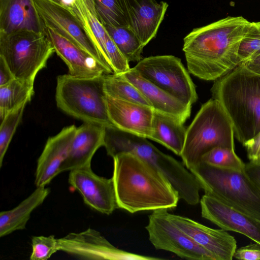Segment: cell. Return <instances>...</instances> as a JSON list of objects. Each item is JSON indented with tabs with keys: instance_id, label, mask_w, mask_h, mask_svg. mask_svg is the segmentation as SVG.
Masks as SVG:
<instances>
[{
	"instance_id": "6da1fadb",
	"label": "cell",
	"mask_w": 260,
	"mask_h": 260,
	"mask_svg": "<svg viewBox=\"0 0 260 260\" xmlns=\"http://www.w3.org/2000/svg\"><path fill=\"white\" fill-rule=\"evenodd\" d=\"M250 22L242 16L228 17L194 28L183 39L189 73L216 80L239 66V45Z\"/></svg>"
},
{
	"instance_id": "7a4b0ae2",
	"label": "cell",
	"mask_w": 260,
	"mask_h": 260,
	"mask_svg": "<svg viewBox=\"0 0 260 260\" xmlns=\"http://www.w3.org/2000/svg\"><path fill=\"white\" fill-rule=\"evenodd\" d=\"M113 159L112 178L118 208L135 213L177 207L178 192L155 167L130 152L120 153Z\"/></svg>"
},
{
	"instance_id": "3957f363",
	"label": "cell",
	"mask_w": 260,
	"mask_h": 260,
	"mask_svg": "<svg viewBox=\"0 0 260 260\" xmlns=\"http://www.w3.org/2000/svg\"><path fill=\"white\" fill-rule=\"evenodd\" d=\"M211 90L240 142L243 144L260 132V75L240 64L216 80Z\"/></svg>"
},
{
	"instance_id": "277c9868",
	"label": "cell",
	"mask_w": 260,
	"mask_h": 260,
	"mask_svg": "<svg viewBox=\"0 0 260 260\" xmlns=\"http://www.w3.org/2000/svg\"><path fill=\"white\" fill-rule=\"evenodd\" d=\"M104 146L112 158L120 153L130 152L146 161L168 178L180 199L187 204L196 205L200 201L202 187L196 176L183 164L161 152L147 138L115 126H105Z\"/></svg>"
},
{
	"instance_id": "5b68a950",
	"label": "cell",
	"mask_w": 260,
	"mask_h": 260,
	"mask_svg": "<svg viewBox=\"0 0 260 260\" xmlns=\"http://www.w3.org/2000/svg\"><path fill=\"white\" fill-rule=\"evenodd\" d=\"M189 171L205 193L260 220V188L244 170L219 168L200 162Z\"/></svg>"
},
{
	"instance_id": "8992f818",
	"label": "cell",
	"mask_w": 260,
	"mask_h": 260,
	"mask_svg": "<svg viewBox=\"0 0 260 260\" xmlns=\"http://www.w3.org/2000/svg\"><path fill=\"white\" fill-rule=\"evenodd\" d=\"M232 123L220 104L211 99L204 104L187 128L180 156L189 170L200 162L202 156L215 147L234 149Z\"/></svg>"
},
{
	"instance_id": "52a82bcc",
	"label": "cell",
	"mask_w": 260,
	"mask_h": 260,
	"mask_svg": "<svg viewBox=\"0 0 260 260\" xmlns=\"http://www.w3.org/2000/svg\"><path fill=\"white\" fill-rule=\"evenodd\" d=\"M104 75L78 77L69 74L58 76L55 92L58 108L85 122L114 126L108 113Z\"/></svg>"
},
{
	"instance_id": "ba28073f",
	"label": "cell",
	"mask_w": 260,
	"mask_h": 260,
	"mask_svg": "<svg viewBox=\"0 0 260 260\" xmlns=\"http://www.w3.org/2000/svg\"><path fill=\"white\" fill-rule=\"evenodd\" d=\"M54 52L52 43L43 32L20 30L0 34V57L15 78L34 82Z\"/></svg>"
},
{
	"instance_id": "9c48e42d",
	"label": "cell",
	"mask_w": 260,
	"mask_h": 260,
	"mask_svg": "<svg viewBox=\"0 0 260 260\" xmlns=\"http://www.w3.org/2000/svg\"><path fill=\"white\" fill-rule=\"evenodd\" d=\"M134 68L145 79L183 103L191 106L197 101L194 83L180 58L170 55L150 56Z\"/></svg>"
},
{
	"instance_id": "30bf717a",
	"label": "cell",
	"mask_w": 260,
	"mask_h": 260,
	"mask_svg": "<svg viewBox=\"0 0 260 260\" xmlns=\"http://www.w3.org/2000/svg\"><path fill=\"white\" fill-rule=\"evenodd\" d=\"M31 1L42 29H52L88 53L114 74L104 60L95 43L70 8L55 0Z\"/></svg>"
},
{
	"instance_id": "8fae6325",
	"label": "cell",
	"mask_w": 260,
	"mask_h": 260,
	"mask_svg": "<svg viewBox=\"0 0 260 260\" xmlns=\"http://www.w3.org/2000/svg\"><path fill=\"white\" fill-rule=\"evenodd\" d=\"M168 210L153 211L145 226L156 249L168 251L191 260H215L214 256L179 228L169 218Z\"/></svg>"
},
{
	"instance_id": "7c38bea8",
	"label": "cell",
	"mask_w": 260,
	"mask_h": 260,
	"mask_svg": "<svg viewBox=\"0 0 260 260\" xmlns=\"http://www.w3.org/2000/svg\"><path fill=\"white\" fill-rule=\"evenodd\" d=\"M58 247L59 250L89 259H161L118 249L99 232L90 228L80 233H71L58 239Z\"/></svg>"
},
{
	"instance_id": "4fadbf2b",
	"label": "cell",
	"mask_w": 260,
	"mask_h": 260,
	"mask_svg": "<svg viewBox=\"0 0 260 260\" xmlns=\"http://www.w3.org/2000/svg\"><path fill=\"white\" fill-rule=\"evenodd\" d=\"M68 180L92 209L109 215L118 208L112 177L98 176L92 171L91 165L70 171Z\"/></svg>"
},
{
	"instance_id": "5bb4252c",
	"label": "cell",
	"mask_w": 260,
	"mask_h": 260,
	"mask_svg": "<svg viewBox=\"0 0 260 260\" xmlns=\"http://www.w3.org/2000/svg\"><path fill=\"white\" fill-rule=\"evenodd\" d=\"M202 217L221 229L240 233L260 244V220L210 194L200 199Z\"/></svg>"
},
{
	"instance_id": "9a60e30c",
	"label": "cell",
	"mask_w": 260,
	"mask_h": 260,
	"mask_svg": "<svg viewBox=\"0 0 260 260\" xmlns=\"http://www.w3.org/2000/svg\"><path fill=\"white\" fill-rule=\"evenodd\" d=\"M170 219L197 243L209 251L215 260H232L237 242L223 229L206 226L186 217L168 213Z\"/></svg>"
},
{
	"instance_id": "2e32d148",
	"label": "cell",
	"mask_w": 260,
	"mask_h": 260,
	"mask_svg": "<svg viewBox=\"0 0 260 260\" xmlns=\"http://www.w3.org/2000/svg\"><path fill=\"white\" fill-rule=\"evenodd\" d=\"M109 118L118 128L147 139L153 134L154 109L148 106L127 102L106 94Z\"/></svg>"
},
{
	"instance_id": "e0dca14e",
	"label": "cell",
	"mask_w": 260,
	"mask_h": 260,
	"mask_svg": "<svg viewBox=\"0 0 260 260\" xmlns=\"http://www.w3.org/2000/svg\"><path fill=\"white\" fill-rule=\"evenodd\" d=\"M43 32L52 43L55 52L66 63L69 74L78 77H92L112 74L88 53L54 30L43 27Z\"/></svg>"
},
{
	"instance_id": "ac0fdd59",
	"label": "cell",
	"mask_w": 260,
	"mask_h": 260,
	"mask_svg": "<svg viewBox=\"0 0 260 260\" xmlns=\"http://www.w3.org/2000/svg\"><path fill=\"white\" fill-rule=\"evenodd\" d=\"M77 128L75 125L65 127L56 135L48 138L37 161L35 180L37 187L46 186L60 173Z\"/></svg>"
},
{
	"instance_id": "d6986e66",
	"label": "cell",
	"mask_w": 260,
	"mask_h": 260,
	"mask_svg": "<svg viewBox=\"0 0 260 260\" xmlns=\"http://www.w3.org/2000/svg\"><path fill=\"white\" fill-rule=\"evenodd\" d=\"M128 26L145 47L156 36L169 6L156 0H124Z\"/></svg>"
},
{
	"instance_id": "ffe728a7",
	"label": "cell",
	"mask_w": 260,
	"mask_h": 260,
	"mask_svg": "<svg viewBox=\"0 0 260 260\" xmlns=\"http://www.w3.org/2000/svg\"><path fill=\"white\" fill-rule=\"evenodd\" d=\"M105 126L84 122L77 128L68 157L62 163L60 173L91 165L96 150L104 146Z\"/></svg>"
},
{
	"instance_id": "44dd1931",
	"label": "cell",
	"mask_w": 260,
	"mask_h": 260,
	"mask_svg": "<svg viewBox=\"0 0 260 260\" xmlns=\"http://www.w3.org/2000/svg\"><path fill=\"white\" fill-rule=\"evenodd\" d=\"M121 74L141 92L154 110L174 116L183 123L190 117L191 106L145 79L134 68Z\"/></svg>"
},
{
	"instance_id": "7402d4cb",
	"label": "cell",
	"mask_w": 260,
	"mask_h": 260,
	"mask_svg": "<svg viewBox=\"0 0 260 260\" xmlns=\"http://www.w3.org/2000/svg\"><path fill=\"white\" fill-rule=\"evenodd\" d=\"M20 30L43 32L32 1L0 0V34Z\"/></svg>"
},
{
	"instance_id": "603a6c76",
	"label": "cell",
	"mask_w": 260,
	"mask_h": 260,
	"mask_svg": "<svg viewBox=\"0 0 260 260\" xmlns=\"http://www.w3.org/2000/svg\"><path fill=\"white\" fill-rule=\"evenodd\" d=\"M50 193L45 186L37 188L13 209L0 213V237L25 228L31 213L41 205Z\"/></svg>"
},
{
	"instance_id": "cb8c5ba5",
	"label": "cell",
	"mask_w": 260,
	"mask_h": 260,
	"mask_svg": "<svg viewBox=\"0 0 260 260\" xmlns=\"http://www.w3.org/2000/svg\"><path fill=\"white\" fill-rule=\"evenodd\" d=\"M183 124L174 116L154 110L153 132L150 139L180 156L184 145L187 130Z\"/></svg>"
},
{
	"instance_id": "d4e9b609",
	"label": "cell",
	"mask_w": 260,
	"mask_h": 260,
	"mask_svg": "<svg viewBox=\"0 0 260 260\" xmlns=\"http://www.w3.org/2000/svg\"><path fill=\"white\" fill-rule=\"evenodd\" d=\"M34 82L14 78L0 86L1 121L11 111L29 102L34 94Z\"/></svg>"
},
{
	"instance_id": "484cf974",
	"label": "cell",
	"mask_w": 260,
	"mask_h": 260,
	"mask_svg": "<svg viewBox=\"0 0 260 260\" xmlns=\"http://www.w3.org/2000/svg\"><path fill=\"white\" fill-rule=\"evenodd\" d=\"M104 90L111 97L152 107L141 92L122 74L105 75Z\"/></svg>"
},
{
	"instance_id": "4316f807",
	"label": "cell",
	"mask_w": 260,
	"mask_h": 260,
	"mask_svg": "<svg viewBox=\"0 0 260 260\" xmlns=\"http://www.w3.org/2000/svg\"><path fill=\"white\" fill-rule=\"evenodd\" d=\"M106 30L128 61H140L144 47L128 26L105 25Z\"/></svg>"
},
{
	"instance_id": "83f0119b",
	"label": "cell",
	"mask_w": 260,
	"mask_h": 260,
	"mask_svg": "<svg viewBox=\"0 0 260 260\" xmlns=\"http://www.w3.org/2000/svg\"><path fill=\"white\" fill-rule=\"evenodd\" d=\"M96 16L104 25L128 26L124 0H94Z\"/></svg>"
},
{
	"instance_id": "f1b7e54d",
	"label": "cell",
	"mask_w": 260,
	"mask_h": 260,
	"mask_svg": "<svg viewBox=\"0 0 260 260\" xmlns=\"http://www.w3.org/2000/svg\"><path fill=\"white\" fill-rule=\"evenodd\" d=\"M200 162L219 168L238 171L244 170L245 166L236 154L235 149L223 147L211 149L202 156Z\"/></svg>"
},
{
	"instance_id": "f546056e",
	"label": "cell",
	"mask_w": 260,
	"mask_h": 260,
	"mask_svg": "<svg viewBox=\"0 0 260 260\" xmlns=\"http://www.w3.org/2000/svg\"><path fill=\"white\" fill-rule=\"evenodd\" d=\"M26 103L9 112L1 120L0 126V168L17 126L21 121Z\"/></svg>"
},
{
	"instance_id": "4dcf8cb0",
	"label": "cell",
	"mask_w": 260,
	"mask_h": 260,
	"mask_svg": "<svg viewBox=\"0 0 260 260\" xmlns=\"http://www.w3.org/2000/svg\"><path fill=\"white\" fill-rule=\"evenodd\" d=\"M260 54V22H250L242 39L238 52L239 64L244 63Z\"/></svg>"
},
{
	"instance_id": "1f68e13d",
	"label": "cell",
	"mask_w": 260,
	"mask_h": 260,
	"mask_svg": "<svg viewBox=\"0 0 260 260\" xmlns=\"http://www.w3.org/2000/svg\"><path fill=\"white\" fill-rule=\"evenodd\" d=\"M31 260H47L59 251L58 239L53 235L34 236L31 239Z\"/></svg>"
},
{
	"instance_id": "d6a6232c",
	"label": "cell",
	"mask_w": 260,
	"mask_h": 260,
	"mask_svg": "<svg viewBox=\"0 0 260 260\" xmlns=\"http://www.w3.org/2000/svg\"><path fill=\"white\" fill-rule=\"evenodd\" d=\"M233 257L238 259L260 260V244L255 243L236 249Z\"/></svg>"
},
{
	"instance_id": "836d02e7",
	"label": "cell",
	"mask_w": 260,
	"mask_h": 260,
	"mask_svg": "<svg viewBox=\"0 0 260 260\" xmlns=\"http://www.w3.org/2000/svg\"><path fill=\"white\" fill-rule=\"evenodd\" d=\"M243 145L246 148L250 161L260 162V132Z\"/></svg>"
},
{
	"instance_id": "e575fe53",
	"label": "cell",
	"mask_w": 260,
	"mask_h": 260,
	"mask_svg": "<svg viewBox=\"0 0 260 260\" xmlns=\"http://www.w3.org/2000/svg\"><path fill=\"white\" fill-rule=\"evenodd\" d=\"M244 171L254 183L260 188V162L249 161L245 164Z\"/></svg>"
},
{
	"instance_id": "d590c367",
	"label": "cell",
	"mask_w": 260,
	"mask_h": 260,
	"mask_svg": "<svg viewBox=\"0 0 260 260\" xmlns=\"http://www.w3.org/2000/svg\"><path fill=\"white\" fill-rule=\"evenodd\" d=\"M14 78L4 60L0 57V86L7 84Z\"/></svg>"
},
{
	"instance_id": "8d00e7d4",
	"label": "cell",
	"mask_w": 260,
	"mask_h": 260,
	"mask_svg": "<svg viewBox=\"0 0 260 260\" xmlns=\"http://www.w3.org/2000/svg\"><path fill=\"white\" fill-rule=\"evenodd\" d=\"M241 65L243 66L250 71L260 75V54Z\"/></svg>"
},
{
	"instance_id": "74e56055",
	"label": "cell",
	"mask_w": 260,
	"mask_h": 260,
	"mask_svg": "<svg viewBox=\"0 0 260 260\" xmlns=\"http://www.w3.org/2000/svg\"><path fill=\"white\" fill-rule=\"evenodd\" d=\"M84 1L88 10L95 16H96V13L94 9V0H84Z\"/></svg>"
},
{
	"instance_id": "f35d334b",
	"label": "cell",
	"mask_w": 260,
	"mask_h": 260,
	"mask_svg": "<svg viewBox=\"0 0 260 260\" xmlns=\"http://www.w3.org/2000/svg\"><path fill=\"white\" fill-rule=\"evenodd\" d=\"M55 1H57V2H60V0H55Z\"/></svg>"
}]
</instances>
